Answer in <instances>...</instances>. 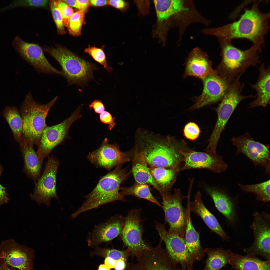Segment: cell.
<instances>
[{"mask_svg": "<svg viewBox=\"0 0 270 270\" xmlns=\"http://www.w3.org/2000/svg\"><path fill=\"white\" fill-rule=\"evenodd\" d=\"M261 1L254 2L250 8H245L238 20L220 27L204 29L203 32L215 36L218 39L231 41L235 39H246L262 50L264 36L270 28V14L259 10L258 6Z\"/></svg>", "mask_w": 270, "mask_h": 270, "instance_id": "6da1fadb", "label": "cell"}, {"mask_svg": "<svg viewBox=\"0 0 270 270\" xmlns=\"http://www.w3.org/2000/svg\"><path fill=\"white\" fill-rule=\"evenodd\" d=\"M144 136L134 149L148 166L180 171L184 163L181 152L188 148L170 138L164 139Z\"/></svg>", "mask_w": 270, "mask_h": 270, "instance_id": "7a4b0ae2", "label": "cell"}, {"mask_svg": "<svg viewBox=\"0 0 270 270\" xmlns=\"http://www.w3.org/2000/svg\"><path fill=\"white\" fill-rule=\"evenodd\" d=\"M120 165L110 171L99 180L92 191L84 198L86 200L78 210L72 214L73 218L82 213L99 206L116 201L126 202L124 197L119 192L121 184L128 178L131 170Z\"/></svg>", "mask_w": 270, "mask_h": 270, "instance_id": "3957f363", "label": "cell"}, {"mask_svg": "<svg viewBox=\"0 0 270 270\" xmlns=\"http://www.w3.org/2000/svg\"><path fill=\"white\" fill-rule=\"evenodd\" d=\"M221 49L222 58L215 70L222 78L231 82L251 66H256L260 62L259 54L262 50L252 45L250 48L242 50L234 46L231 41L218 39Z\"/></svg>", "mask_w": 270, "mask_h": 270, "instance_id": "277c9868", "label": "cell"}, {"mask_svg": "<svg viewBox=\"0 0 270 270\" xmlns=\"http://www.w3.org/2000/svg\"><path fill=\"white\" fill-rule=\"evenodd\" d=\"M58 98L42 104L33 99L31 92L26 96L20 110L23 122L21 140L23 144L39 146L43 132L47 126L46 117L51 108Z\"/></svg>", "mask_w": 270, "mask_h": 270, "instance_id": "5b68a950", "label": "cell"}, {"mask_svg": "<svg viewBox=\"0 0 270 270\" xmlns=\"http://www.w3.org/2000/svg\"><path fill=\"white\" fill-rule=\"evenodd\" d=\"M158 21L170 27H178L180 34L189 24L196 22L198 16L192 1L154 0Z\"/></svg>", "mask_w": 270, "mask_h": 270, "instance_id": "8992f818", "label": "cell"}, {"mask_svg": "<svg viewBox=\"0 0 270 270\" xmlns=\"http://www.w3.org/2000/svg\"><path fill=\"white\" fill-rule=\"evenodd\" d=\"M239 75L232 82L229 89L216 110L217 119L212 133L208 140L205 151L208 153L217 154V145L221 134L234 110L243 100L248 98H256V95L244 96L241 92L244 86L240 81Z\"/></svg>", "mask_w": 270, "mask_h": 270, "instance_id": "52a82bcc", "label": "cell"}, {"mask_svg": "<svg viewBox=\"0 0 270 270\" xmlns=\"http://www.w3.org/2000/svg\"><path fill=\"white\" fill-rule=\"evenodd\" d=\"M45 50L60 64L62 69L61 75L66 80L68 85L82 84L92 78L93 72L96 69L94 64L61 46L46 48Z\"/></svg>", "mask_w": 270, "mask_h": 270, "instance_id": "ba28073f", "label": "cell"}, {"mask_svg": "<svg viewBox=\"0 0 270 270\" xmlns=\"http://www.w3.org/2000/svg\"><path fill=\"white\" fill-rule=\"evenodd\" d=\"M82 105L72 112L68 118L60 123L51 126H46L40 140L37 151L40 159L43 162L49 157L53 150L57 146L64 144L68 135L69 130L74 122L82 117L80 112Z\"/></svg>", "mask_w": 270, "mask_h": 270, "instance_id": "9c48e42d", "label": "cell"}, {"mask_svg": "<svg viewBox=\"0 0 270 270\" xmlns=\"http://www.w3.org/2000/svg\"><path fill=\"white\" fill-rule=\"evenodd\" d=\"M141 211L140 208L132 209L129 211L120 235L124 247H127L132 258L138 256L151 246L142 239L144 230L140 218Z\"/></svg>", "mask_w": 270, "mask_h": 270, "instance_id": "30bf717a", "label": "cell"}, {"mask_svg": "<svg viewBox=\"0 0 270 270\" xmlns=\"http://www.w3.org/2000/svg\"><path fill=\"white\" fill-rule=\"evenodd\" d=\"M162 196V208L165 214V222L169 226L168 230L184 238L186 210L183 206L182 202L187 196L184 195L180 189L175 188L173 194L169 193Z\"/></svg>", "mask_w": 270, "mask_h": 270, "instance_id": "8fae6325", "label": "cell"}, {"mask_svg": "<svg viewBox=\"0 0 270 270\" xmlns=\"http://www.w3.org/2000/svg\"><path fill=\"white\" fill-rule=\"evenodd\" d=\"M34 250L9 239L0 245V265H6L19 270H34Z\"/></svg>", "mask_w": 270, "mask_h": 270, "instance_id": "7c38bea8", "label": "cell"}, {"mask_svg": "<svg viewBox=\"0 0 270 270\" xmlns=\"http://www.w3.org/2000/svg\"><path fill=\"white\" fill-rule=\"evenodd\" d=\"M232 144L236 149L235 156L242 154L246 156L255 166L264 169L266 174H270V146L254 140L248 132L231 140Z\"/></svg>", "mask_w": 270, "mask_h": 270, "instance_id": "4fadbf2b", "label": "cell"}, {"mask_svg": "<svg viewBox=\"0 0 270 270\" xmlns=\"http://www.w3.org/2000/svg\"><path fill=\"white\" fill-rule=\"evenodd\" d=\"M155 227L160 238L164 243L166 250L172 261L180 264L183 270H192L194 262L190 256L184 238L169 230L164 224L155 222Z\"/></svg>", "mask_w": 270, "mask_h": 270, "instance_id": "5bb4252c", "label": "cell"}, {"mask_svg": "<svg viewBox=\"0 0 270 270\" xmlns=\"http://www.w3.org/2000/svg\"><path fill=\"white\" fill-rule=\"evenodd\" d=\"M250 228L253 231L254 240L252 245L243 250L246 254L262 256L270 260V216L268 213L256 212L253 215Z\"/></svg>", "mask_w": 270, "mask_h": 270, "instance_id": "9a60e30c", "label": "cell"}, {"mask_svg": "<svg viewBox=\"0 0 270 270\" xmlns=\"http://www.w3.org/2000/svg\"><path fill=\"white\" fill-rule=\"evenodd\" d=\"M48 158L42 174L35 183L34 192L30 195L31 199L38 205L43 203L49 206L52 198L58 200L56 180L60 162L53 156Z\"/></svg>", "mask_w": 270, "mask_h": 270, "instance_id": "2e32d148", "label": "cell"}, {"mask_svg": "<svg viewBox=\"0 0 270 270\" xmlns=\"http://www.w3.org/2000/svg\"><path fill=\"white\" fill-rule=\"evenodd\" d=\"M132 152V150L122 152L118 144H110L106 138L99 148L89 152L87 158L96 167L110 170L131 160Z\"/></svg>", "mask_w": 270, "mask_h": 270, "instance_id": "e0dca14e", "label": "cell"}, {"mask_svg": "<svg viewBox=\"0 0 270 270\" xmlns=\"http://www.w3.org/2000/svg\"><path fill=\"white\" fill-rule=\"evenodd\" d=\"M136 259V263L127 262L124 270H182L160 245L144 251Z\"/></svg>", "mask_w": 270, "mask_h": 270, "instance_id": "ac0fdd59", "label": "cell"}, {"mask_svg": "<svg viewBox=\"0 0 270 270\" xmlns=\"http://www.w3.org/2000/svg\"><path fill=\"white\" fill-rule=\"evenodd\" d=\"M202 80V92L196 98L194 104L190 108L191 110L221 101L232 82L222 78L214 70Z\"/></svg>", "mask_w": 270, "mask_h": 270, "instance_id": "d6986e66", "label": "cell"}, {"mask_svg": "<svg viewBox=\"0 0 270 270\" xmlns=\"http://www.w3.org/2000/svg\"><path fill=\"white\" fill-rule=\"evenodd\" d=\"M12 44L20 56L38 72L61 75V71L56 69L48 61L42 49L38 45L26 42L18 36L14 38Z\"/></svg>", "mask_w": 270, "mask_h": 270, "instance_id": "ffe728a7", "label": "cell"}, {"mask_svg": "<svg viewBox=\"0 0 270 270\" xmlns=\"http://www.w3.org/2000/svg\"><path fill=\"white\" fill-rule=\"evenodd\" d=\"M125 221L126 217L117 214L95 226L93 230L88 234V246L95 248L102 243L111 242L120 235Z\"/></svg>", "mask_w": 270, "mask_h": 270, "instance_id": "44dd1931", "label": "cell"}, {"mask_svg": "<svg viewBox=\"0 0 270 270\" xmlns=\"http://www.w3.org/2000/svg\"><path fill=\"white\" fill-rule=\"evenodd\" d=\"M184 160L180 171L194 169H204L220 173L227 169V165L222 157L217 154L213 155L206 152L192 150L181 152Z\"/></svg>", "mask_w": 270, "mask_h": 270, "instance_id": "7402d4cb", "label": "cell"}, {"mask_svg": "<svg viewBox=\"0 0 270 270\" xmlns=\"http://www.w3.org/2000/svg\"><path fill=\"white\" fill-rule=\"evenodd\" d=\"M189 187L187 197V206L190 211L194 212L200 216L210 230L218 235L222 240H228L229 236L222 229L216 217L209 211L204 204L200 192L198 191L197 192L195 195L194 201H190L192 186Z\"/></svg>", "mask_w": 270, "mask_h": 270, "instance_id": "603a6c76", "label": "cell"}, {"mask_svg": "<svg viewBox=\"0 0 270 270\" xmlns=\"http://www.w3.org/2000/svg\"><path fill=\"white\" fill-rule=\"evenodd\" d=\"M212 63L206 53L198 48L194 49L186 60L184 78L193 76L202 80L214 71Z\"/></svg>", "mask_w": 270, "mask_h": 270, "instance_id": "cb8c5ba5", "label": "cell"}, {"mask_svg": "<svg viewBox=\"0 0 270 270\" xmlns=\"http://www.w3.org/2000/svg\"><path fill=\"white\" fill-rule=\"evenodd\" d=\"M258 69L259 75L257 82L254 84L248 83L257 94L256 99L249 104L248 108L260 106L264 107L270 104V66L268 65L266 68L263 63Z\"/></svg>", "mask_w": 270, "mask_h": 270, "instance_id": "d4e9b609", "label": "cell"}, {"mask_svg": "<svg viewBox=\"0 0 270 270\" xmlns=\"http://www.w3.org/2000/svg\"><path fill=\"white\" fill-rule=\"evenodd\" d=\"M20 144L24 161L23 172L35 183L41 176L43 162L39 158L37 152L34 149L33 146L23 144Z\"/></svg>", "mask_w": 270, "mask_h": 270, "instance_id": "484cf974", "label": "cell"}, {"mask_svg": "<svg viewBox=\"0 0 270 270\" xmlns=\"http://www.w3.org/2000/svg\"><path fill=\"white\" fill-rule=\"evenodd\" d=\"M186 224L184 239L190 255L193 261H200L205 256L201 244L199 232L194 227L191 220L190 212L187 206Z\"/></svg>", "mask_w": 270, "mask_h": 270, "instance_id": "4316f807", "label": "cell"}, {"mask_svg": "<svg viewBox=\"0 0 270 270\" xmlns=\"http://www.w3.org/2000/svg\"><path fill=\"white\" fill-rule=\"evenodd\" d=\"M150 173L158 189L161 196L170 193L171 189L180 170L176 169H168L150 166Z\"/></svg>", "mask_w": 270, "mask_h": 270, "instance_id": "83f0119b", "label": "cell"}, {"mask_svg": "<svg viewBox=\"0 0 270 270\" xmlns=\"http://www.w3.org/2000/svg\"><path fill=\"white\" fill-rule=\"evenodd\" d=\"M205 189L218 210L229 222L234 223L236 220V214L234 204L230 198L224 192L216 188L208 186Z\"/></svg>", "mask_w": 270, "mask_h": 270, "instance_id": "f1b7e54d", "label": "cell"}, {"mask_svg": "<svg viewBox=\"0 0 270 270\" xmlns=\"http://www.w3.org/2000/svg\"><path fill=\"white\" fill-rule=\"evenodd\" d=\"M270 262L262 260L256 256L233 252L229 264L236 270H270Z\"/></svg>", "mask_w": 270, "mask_h": 270, "instance_id": "f546056e", "label": "cell"}, {"mask_svg": "<svg viewBox=\"0 0 270 270\" xmlns=\"http://www.w3.org/2000/svg\"><path fill=\"white\" fill-rule=\"evenodd\" d=\"M131 160L132 162L131 172L135 182L151 185L158 191V188L152 178L148 166L134 149L132 150Z\"/></svg>", "mask_w": 270, "mask_h": 270, "instance_id": "4dcf8cb0", "label": "cell"}, {"mask_svg": "<svg viewBox=\"0 0 270 270\" xmlns=\"http://www.w3.org/2000/svg\"><path fill=\"white\" fill-rule=\"evenodd\" d=\"M207 254V259L204 262L205 266L202 270H220L229 261L233 252L230 250L222 248H206L204 250Z\"/></svg>", "mask_w": 270, "mask_h": 270, "instance_id": "1f68e13d", "label": "cell"}, {"mask_svg": "<svg viewBox=\"0 0 270 270\" xmlns=\"http://www.w3.org/2000/svg\"><path fill=\"white\" fill-rule=\"evenodd\" d=\"M12 131L14 140L19 143L21 140L23 120L20 112L15 106H6L1 112Z\"/></svg>", "mask_w": 270, "mask_h": 270, "instance_id": "d6a6232c", "label": "cell"}, {"mask_svg": "<svg viewBox=\"0 0 270 270\" xmlns=\"http://www.w3.org/2000/svg\"><path fill=\"white\" fill-rule=\"evenodd\" d=\"M120 193L124 197L132 196L138 198L143 199L152 202L162 208V206L152 194L149 185L135 182L130 187L121 186Z\"/></svg>", "mask_w": 270, "mask_h": 270, "instance_id": "836d02e7", "label": "cell"}, {"mask_svg": "<svg viewBox=\"0 0 270 270\" xmlns=\"http://www.w3.org/2000/svg\"><path fill=\"white\" fill-rule=\"evenodd\" d=\"M240 188L244 192L254 194L256 200L266 203L270 201V182L269 179L264 182L253 184H238Z\"/></svg>", "mask_w": 270, "mask_h": 270, "instance_id": "e575fe53", "label": "cell"}, {"mask_svg": "<svg viewBox=\"0 0 270 270\" xmlns=\"http://www.w3.org/2000/svg\"><path fill=\"white\" fill-rule=\"evenodd\" d=\"M90 255L91 257L97 256L105 258L109 257L118 261L121 259L127 260L130 254L128 248L125 250H119L114 248H102L98 246L91 251Z\"/></svg>", "mask_w": 270, "mask_h": 270, "instance_id": "d590c367", "label": "cell"}, {"mask_svg": "<svg viewBox=\"0 0 270 270\" xmlns=\"http://www.w3.org/2000/svg\"><path fill=\"white\" fill-rule=\"evenodd\" d=\"M84 14L82 12L78 11L74 12L70 17L67 27L70 34L74 36L80 35Z\"/></svg>", "mask_w": 270, "mask_h": 270, "instance_id": "8d00e7d4", "label": "cell"}, {"mask_svg": "<svg viewBox=\"0 0 270 270\" xmlns=\"http://www.w3.org/2000/svg\"><path fill=\"white\" fill-rule=\"evenodd\" d=\"M49 0H20L14 1L7 6L0 9V12L19 6L45 8L47 7Z\"/></svg>", "mask_w": 270, "mask_h": 270, "instance_id": "74e56055", "label": "cell"}, {"mask_svg": "<svg viewBox=\"0 0 270 270\" xmlns=\"http://www.w3.org/2000/svg\"><path fill=\"white\" fill-rule=\"evenodd\" d=\"M84 51L96 61L102 65L108 72L112 71V68L108 65L105 54L102 48L88 46L84 50Z\"/></svg>", "mask_w": 270, "mask_h": 270, "instance_id": "f35d334b", "label": "cell"}, {"mask_svg": "<svg viewBox=\"0 0 270 270\" xmlns=\"http://www.w3.org/2000/svg\"><path fill=\"white\" fill-rule=\"evenodd\" d=\"M60 0H50L49 4L58 33L60 34H64L66 33V31L63 24L61 15L58 8V4Z\"/></svg>", "mask_w": 270, "mask_h": 270, "instance_id": "ab89813d", "label": "cell"}, {"mask_svg": "<svg viewBox=\"0 0 270 270\" xmlns=\"http://www.w3.org/2000/svg\"><path fill=\"white\" fill-rule=\"evenodd\" d=\"M183 132L186 138L189 140H194L198 137L200 130L196 124L194 122H190L184 126Z\"/></svg>", "mask_w": 270, "mask_h": 270, "instance_id": "60d3db41", "label": "cell"}, {"mask_svg": "<svg viewBox=\"0 0 270 270\" xmlns=\"http://www.w3.org/2000/svg\"><path fill=\"white\" fill-rule=\"evenodd\" d=\"M58 8L61 15L64 26L67 27L70 17L74 13L73 10L63 0H60Z\"/></svg>", "mask_w": 270, "mask_h": 270, "instance_id": "b9f144b4", "label": "cell"}, {"mask_svg": "<svg viewBox=\"0 0 270 270\" xmlns=\"http://www.w3.org/2000/svg\"><path fill=\"white\" fill-rule=\"evenodd\" d=\"M100 118L102 122L108 125V130H111L114 127L115 124V118H113L111 114L108 112L104 111L100 114Z\"/></svg>", "mask_w": 270, "mask_h": 270, "instance_id": "7bdbcfd3", "label": "cell"}, {"mask_svg": "<svg viewBox=\"0 0 270 270\" xmlns=\"http://www.w3.org/2000/svg\"><path fill=\"white\" fill-rule=\"evenodd\" d=\"M108 4L123 12L126 11L129 6L128 2L122 0H108Z\"/></svg>", "mask_w": 270, "mask_h": 270, "instance_id": "ee69618b", "label": "cell"}, {"mask_svg": "<svg viewBox=\"0 0 270 270\" xmlns=\"http://www.w3.org/2000/svg\"><path fill=\"white\" fill-rule=\"evenodd\" d=\"M90 109L93 108L95 112L101 114L104 111L105 107L101 100H96L89 106Z\"/></svg>", "mask_w": 270, "mask_h": 270, "instance_id": "f6af8a7d", "label": "cell"}, {"mask_svg": "<svg viewBox=\"0 0 270 270\" xmlns=\"http://www.w3.org/2000/svg\"><path fill=\"white\" fill-rule=\"evenodd\" d=\"M90 4V0H76V8H78L79 11L83 12L84 14L86 12Z\"/></svg>", "mask_w": 270, "mask_h": 270, "instance_id": "bcb514c9", "label": "cell"}, {"mask_svg": "<svg viewBox=\"0 0 270 270\" xmlns=\"http://www.w3.org/2000/svg\"><path fill=\"white\" fill-rule=\"evenodd\" d=\"M9 199L8 194L5 188L0 184V206L6 203Z\"/></svg>", "mask_w": 270, "mask_h": 270, "instance_id": "7dc6e473", "label": "cell"}, {"mask_svg": "<svg viewBox=\"0 0 270 270\" xmlns=\"http://www.w3.org/2000/svg\"><path fill=\"white\" fill-rule=\"evenodd\" d=\"M127 261L124 259L117 261L114 268V270H124L126 267Z\"/></svg>", "mask_w": 270, "mask_h": 270, "instance_id": "c3c4849f", "label": "cell"}, {"mask_svg": "<svg viewBox=\"0 0 270 270\" xmlns=\"http://www.w3.org/2000/svg\"><path fill=\"white\" fill-rule=\"evenodd\" d=\"M92 6H105L108 4V0H90V4Z\"/></svg>", "mask_w": 270, "mask_h": 270, "instance_id": "681fc988", "label": "cell"}, {"mask_svg": "<svg viewBox=\"0 0 270 270\" xmlns=\"http://www.w3.org/2000/svg\"><path fill=\"white\" fill-rule=\"evenodd\" d=\"M117 261L112 258L107 257L105 258L104 261V264L110 269L114 268Z\"/></svg>", "mask_w": 270, "mask_h": 270, "instance_id": "f907efd6", "label": "cell"}, {"mask_svg": "<svg viewBox=\"0 0 270 270\" xmlns=\"http://www.w3.org/2000/svg\"><path fill=\"white\" fill-rule=\"evenodd\" d=\"M63 1L70 6L76 8V0H65Z\"/></svg>", "mask_w": 270, "mask_h": 270, "instance_id": "816d5d0a", "label": "cell"}, {"mask_svg": "<svg viewBox=\"0 0 270 270\" xmlns=\"http://www.w3.org/2000/svg\"><path fill=\"white\" fill-rule=\"evenodd\" d=\"M0 270H16L6 265L2 264L0 265Z\"/></svg>", "mask_w": 270, "mask_h": 270, "instance_id": "f5cc1de1", "label": "cell"}, {"mask_svg": "<svg viewBox=\"0 0 270 270\" xmlns=\"http://www.w3.org/2000/svg\"><path fill=\"white\" fill-rule=\"evenodd\" d=\"M98 270H110V269L104 264H101L98 266Z\"/></svg>", "mask_w": 270, "mask_h": 270, "instance_id": "db71d44e", "label": "cell"}, {"mask_svg": "<svg viewBox=\"0 0 270 270\" xmlns=\"http://www.w3.org/2000/svg\"><path fill=\"white\" fill-rule=\"evenodd\" d=\"M3 170V167L2 165L0 164V176H1Z\"/></svg>", "mask_w": 270, "mask_h": 270, "instance_id": "11a10c76", "label": "cell"}]
</instances>
